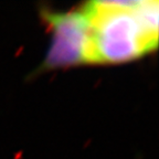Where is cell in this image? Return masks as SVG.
Returning a JSON list of instances; mask_svg holds the SVG:
<instances>
[{"label":"cell","mask_w":159,"mask_h":159,"mask_svg":"<svg viewBox=\"0 0 159 159\" xmlns=\"http://www.w3.org/2000/svg\"><path fill=\"white\" fill-rule=\"evenodd\" d=\"M158 10L157 1L86 3V63L128 62L154 51L158 44Z\"/></svg>","instance_id":"1"},{"label":"cell","mask_w":159,"mask_h":159,"mask_svg":"<svg viewBox=\"0 0 159 159\" xmlns=\"http://www.w3.org/2000/svg\"><path fill=\"white\" fill-rule=\"evenodd\" d=\"M45 19L53 35L45 66L55 69L86 63L89 27L83 8L65 13H48Z\"/></svg>","instance_id":"2"}]
</instances>
